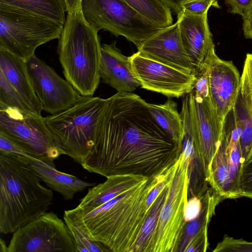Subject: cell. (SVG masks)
Instances as JSON below:
<instances>
[{
	"label": "cell",
	"instance_id": "obj_1",
	"mask_svg": "<svg viewBox=\"0 0 252 252\" xmlns=\"http://www.w3.org/2000/svg\"><path fill=\"white\" fill-rule=\"evenodd\" d=\"M108 99L93 148L81 164L84 169L106 178H149L176 161L181 148L157 123L145 100L132 93Z\"/></svg>",
	"mask_w": 252,
	"mask_h": 252
},
{
	"label": "cell",
	"instance_id": "obj_2",
	"mask_svg": "<svg viewBox=\"0 0 252 252\" xmlns=\"http://www.w3.org/2000/svg\"><path fill=\"white\" fill-rule=\"evenodd\" d=\"M155 176L88 211L76 208L64 212V221L83 231L114 252H132L149 209V193L160 180Z\"/></svg>",
	"mask_w": 252,
	"mask_h": 252
},
{
	"label": "cell",
	"instance_id": "obj_3",
	"mask_svg": "<svg viewBox=\"0 0 252 252\" xmlns=\"http://www.w3.org/2000/svg\"><path fill=\"white\" fill-rule=\"evenodd\" d=\"M30 158L0 152V232L13 233L46 212L52 190L41 183Z\"/></svg>",
	"mask_w": 252,
	"mask_h": 252
},
{
	"label": "cell",
	"instance_id": "obj_4",
	"mask_svg": "<svg viewBox=\"0 0 252 252\" xmlns=\"http://www.w3.org/2000/svg\"><path fill=\"white\" fill-rule=\"evenodd\" d=\"M99 30L82 11L67 13L58 52L65 78L81 95L93 96L100 81Z\"/></svg>",
	"mask_w": 252,
	"mask_h": 252
},
{
	"label": "cell",
	"instance_id": "obj_5",
	"mask_svg": "<svg viewBox=\"0 0 252 252\" xmlns=\"http://www.w3.org/2000/svg\"><path fill=\"white\" fill-rule=\"evenodd\" d=\"M108 99L80 95L70 108L43 117L57 147L80 164L93 147Z\"/></svg>",
	"mask_w": 252,
	"mask_h": 252
},
{
	"label": "cell",
	"instance_id": "obj_6",
	"mask_svg": "<svg viewBox=\"0 0 252 252\" xmlns=\"http://www.w3.org/2000/svg\"><path fill=\"white\" fill-rule=\"evenodd\" d=\"M62 24L0 3V50L27 61L41 45L60 37Z\"/></svg>",
	"mask_w": 252,
	"mask_h": 252
},
{
	"label": "cell",
	"instance_id": "obj_7",
	"mask_svg": "<svg viewBox=\"0 0 252 252\" xmlns=\"http://www.w3.org/2000/svg\"><path fill=\"white\" fill-rule=\"evenodd\" d=\"M86 20L99 31L123 36L137 48L163 28L152 23L123 0H81Z\"/></svg>",
	"mask_w": 252,
	"mask_h": 252
},
{
	"label": "cell",
	"instance_id": "obj_8",
	"mask_svg": "<svg viewBox=\"0 0 252 252\" xmlns=\"http://www.w3.org/2000/svg\"><path fill=\"white\" fill-rule=\"evenodd\" d=\"M0 134L38 161L55 167L63 155L57 147L43 117L23 113L0 104Z\"/></svg>",
	"mask_w": 252,
	"mask_h": 252
},
{
	"label": "cell",
	"instance_id": "obj_9",
	"mask_svg": "<svg viewBox=\"0 0 252 252\" xmlns=\"http://www.w3.org/2000/svg\"><path fill=\"white\" fill-rule=\"evenodd\" d=\"M190 158L182 153L173 164L169 188L161 209L153 252H176L184 226L188 201Z\"/></svg>",
	"mask_w": 252,
	"mask_h": 252
},
{
	"label": "cell",
	"instance_id": "obj_10",
	"mask_svg": "<svg viewBox=\"0 0 252 252\" xmlns=\"http://www.w3.org/2000/svg\"><path fill=\"white\" fill-rule=\"evenodd\" d=\"M8 252H77L65 222L46 212L13 232Z\"/></svg>",
	"mask_w": 252,
	"mask_h": 252
},
{
	"label": "cell",
	"instance_id": "obj_11",
	"mask_svg": "<svg viewBox=\"0 0 252 252\" xmlns=\"http://www.w3.org/2000/svg\"><path fill=\"white\" fill-rule=\"evenodd\" d=\"M133 73L142 88L179 98L190 93L196 77L146 57L138 52L129 57Z\"/></svg>",
	"mask_w": 252,
	"mask_h": 252
},
{
	"label": "cell",
	"instance_id": "obj_12",
	"mask_svg": "<svg viewBox=\"0 0 252 252\" xmlns=\"http://www.w3.org/2000/svg\"><path fill=\"white\" fill-rule=\"evenodd\" d=\"M27 70L43 110L51 115L72 106L80 94L67 81L35 54L26 61Z\"/></svg>",
	"mask_w": 252,
	"mask_h": 252
},
{
	"label": "cell",
	"instance_id": "obj_13",
	"mask_svg": "<svg viewBox=\"0 0 252 252\" xmlns=\"http://www.w3.org/2000/svg\"><path fill=\"white\" fill-rule=\"evenodd\" d=\"M207 13L192 14L182 10L177 15L181 40L196 77L208 72L218 57Z\"/></svg>",
	"mask_w": 252,
	"mask_h": 252
},
{
	"label": "cell",
	"instance_id": "obj_14",
	"mask_svg": "<svg viewBox=\"0 0 252 252\" xmlns=\"http://www.w3.org/2000/svg\"><path fill=\"white\" fill-rule=\"evenodd\" d=\"M188 97L199 152L208 180L212 160L220 143L224 121L219 116L210 96H199L192 91Z\"/></svg>",
	"mask_w": 252,
	"mask_h": 252
},
{
	"label": "cell",
	"instance_id": "obj_15",
	"mask_svg": "<svg viewBox=\"0 0 252 252\" xmlns=\"http://www.w3.org/2000/svg\"><path fill=\"white\" fill-rule=\"evenodd\" d=\"M208 78L211 101L220 118L224 121L239 95V72L232 62L217 57L210 67Z\"/></svg>",
	"mask_w": 252,
	"mask_h": 252
},
{
	"label": "cell",
	"instance_id": "obj_16",
	"mask_svg": "<svg viewBox=\"0 0 252 252\" xmlns=\"http://www.w3.org/2000/svg\"><path fill=\"white\" fill-rule=\"evenodd\" d=\"M137 49L146 57L194 74L181 40L177 22L159 31Z\"/></svg>",
	"mask_w": 252,
	"mask_h": 252
},
{
	"label": "cell",
	"instance_id": "obj_17",
	"mask_svg": "<svg viewBox=\"0 0 252 252\" xmlns=\"http://www.w3.org/2000/svg\"><path fill=\"white\" fill-rule=\"evenodd\" d=\"M100 77L118 93H132L140 84L132 71L129 57L124 55L116 41L101 45Z\"/></svg>",
	"mask_w": 252,
	"mask_h": 252
},
{
	"label": "cell",
	"instance_id": "obj_18",
	"mask_svg": "<svg viewBox=\"0 0 252 252\" xmlns=\"http://www.w3.org/2000/svg\"><path fill=\"white\" fill-rule=\"evenodd\" d=\"M148 178L133 174L108 176L104 182L89 189L75 208L83 211L91 210L141 184Z\"/></svg>",
	"mask_w": 252,
	"mask_h": 252
},
{
	"label": "cell",
	"instance_id": "obj_19",
	"mask_svg": "<svg viewBox=\"0 0 252 252\" xmlns=\"http://www.w3.org/2000/svg\"><path fill=\"white\" fill-rule=\"evenodd\" d=\"M242 130L234 118L224 121L222 137L224 139L228 155V176L223 196L225 199H236L241 197L240 172L243 162L240 144Z\"/></svg>",
	"mask_w": 252,
	"mask_h": 252
},
{
	"label": "cell",
	"instance_id": "obj_20",
	"mask_svg": "<svg viewBox=\"0 0 252 252\" xmlns=\"http://www.w3.org/2000/svg\"><path fill=\"white\" fill-rule=\"evenodd\" d=\"M0 70L10 84L41 116L42 105L32 87L26 61L3 50H0Z\"/></svg>",
	"mask_w": 252,
	"mask_h": 252
},
{
	"label": "cell",
	"instance_id": "obj_21",
	"mask_svg": "<svg viewBox=\"0 0 252 252\" xmlns=\"http://www.w3.org/2000/svg\"><path fill=\"white\" fill-rule=\"evenodd\" d=\"M32 166L40 180L51 189L61 194L65 200L72 199L77 193L94 185L59 171L55 167L40 161H34Z\"/></svg>",
	"mask_w": 252,
	"mask_h": 252
},
{
	"label": "cell",
	"instance_id": "obj_22",
	"mask_svg": "<svg viewBox=\"0 0 252 252\" xmlns=\"http://www.w3.org/2000/svg\"><path fill=\"white\" fill-rule=\"evenodd\" d=\"M201 199L202 206L200 212L195 219L186 222L176 252H186L189 244L194 237L208 231L210 222L215 214L217 206L225 199L210 188Z\"/></svg>",
	"mask_w": 252,
	"mask_h": 252
},
{
	"label": "cell",
	"instance_id": "obj_23",
	"mask_svg": "<svg viewBox=\"0 0 252 252\" xmlns=\"http://www.w3.org/2000/svg\"><path fill=\"white\" fill-rule=\"evenodd\" d=\"M170 180L149 208L132 252H153L160 213L168 194Z\"/></svg>",
	"mask_w": 252,
	"mask_h": 252
},
{
	"label": "cell",
	"instance_id": "obj_24",
	"mask_svg": "<svg viewBox=\"0 0 252 252\" xmlns=\"http://www.w3.org/2000/svg\"><path fill=\"white\" fill-rule=\"evenodd\" d=\"M151 113L160 126L182 149L184 135L183 122L177 110V103L169 98L164 104L147 103Z\"/></svg>",
	"mask_w": 252,
	"mask_h": 252
},
{
	"label": "cell",
	"instance_id": "obj_25",
	"mask_svg": "<svg viewBox=\"0 0 252 252\" xmlns=\"http://www.w3.org/2000/svg\"><path fill=\"white\" fill-rule=\"evenodd\" d=\"M0 3L58 22L64 25L66 6L63 0H0Z\"/></svg>",
	"mask_w": 252,
	"mask_h": 252
},
{
	"label": "cell",
	"instance_id": "obj_26",
	"mask_svg": "<svg viewBox=\"0 0 252 252\" xmlns=\"http://www.w3.org/2000/svg\"><path fill=\"white\" fill-rule=\"evenodd\" d=\"M145 18L161 28L172 25L170 8L162 0H123Z\"/></svg>",
	"mask_w": 252,
	"mask_h": 252
},
{
	"label": "cell",
	"instance_id": "obj_27",
	"mask_svg": "<svg viewBox=\"0 0 252 252\" xmlns=\"http://www.w3.org/2000/svg\"><path fill=\"white\" fill-rule=\"evenodd\" d=\"M234 109L242 130L240 144L243 164L252 157V115L246 109L240 95Z\"/></svg>",
	"mask_w": 252,
	"mask_h": 252
},
{
	"label": "cell",
	"instance_id": "obj_28",
	"mask_svg": "<svg viewBox=\"0 0 252 252\" xmlns=\"http://www.w3.org/2000/svg\"><path fill=\"white\" fill-rule=\"evenodd\" d=\"M188 176L190 197L201 199L209 189V183L199 151L195 153L190 159Z\"/></svg>",
	"mask_w": 252,
	"mask_h": 252
},
{
	"label": "cell",
	"instance_id": "obj_29",
	"mask_svg": "<svg viewBox=\"0 0 252 252\" xmlns=\"http://www.w3.org/2000/svg\"><path fill=\"white\" fill-rule=\"evenodd\" d=\"M0 104L17 109L25 114L38 115L30 103L10 84L1 70Z\"/></svg>",
	"mask_w": 252,
	"mask_h": 252
},
{
	"label": "cell",
	"instance_id": "obj_30",
	"mask_svg": "<svg viewBox=\"0 0 252 252\" xmlns=\"http://www.w3.org/2000/svg\"><path fill=\"white\" fill-rule=\"evenodd\" d=\"M74 240L77 252H106L111 250L102 243L91 239L83 231L71 223L65 221Z\"/></svg>",
	"mask_w": 252,
	"mask_h": 252
},
{
	"label": "cell",
	"instance_id": "obj_31",
	"mask_svg": "<svg viewBox=\"0 0 252 252\" xmlns=\"http://www.w3.org/2000/svg\"><path fill=\"white\" fill-rule=\"evenodd\" d=\"M240 96L252 115V53L247 54L240 79Z\"/></svg>",
	"mask_w": 252,
	"mask_h": 252
},
{
	"label": "cell",
	"instance_id": "obj_32",
	"mask_svg": "<svg viewBox=\"0 0 252 252\" xmlns=\"http://www.w3.org/2000/svg\"><path fill=\"white\" fill-rule=\"evenodd\" d=\"M213 252H252V242L224 235Z\"/></svg>",
	"mask_w": 252,
	"mask_h": 252
},
{
	"label": "cell",
	"instance_id": "obj_33",
	"mask_svg": "<svg viewBox=\"0 0 252 252\" xmlns=\"http://www.w3.org/2000/svg\"><path fill=\"white\" fill-rule=\"evenodd\" d=\"M241 197L252 199V157L245 162L240 172Z\"/></svg>",
	"mask_w": 252,
	"mask_h": 252
},
{
	"label": "cell",
	"instance_id": "obj_34",
	"mask_svg": "<svg viewBox=\"0 0 252 252\" xmlns=\"http://www.w3.org/2000/svg\"><path fill=\"white\" fill-rule=\"evenodd\" d=\"M218 0H192L182 6V10L192 14H203L208 11L211 6L219 7Z\"/></svg>",
	"mask_w": 252,
	"mask_h": 252
},
{
	"label": "cell",
	"instance_id": "obj_35",
	"mask_svg": "<svg viewBox=\"0 0 252 252\" xmlns=\"http://www.w3.org/2000/svg\"><path fill=\"white\" fill-rule=\"evenodd\" d=\"M229 12L246 18L252 11V0H225Z\"/></svg>",
	"mask_w": 252,
	"mask_h": 252
},
{
	"label": "cell",
	"instance_id": "obj_36",
	"mask_svg": "<svg viewBox=\"0 0 252 252\" xmlns=\"http://www.w3.org/2000/svg\"><path fill=\"white\" fill-rule=\"evenodd\" d=\"M202 206L201 199L192 197L188 200L185 208V220L186 222L191 221L198 217Z\"/></svg>",
	"mask_w": 252,
	"mask_h": 252
},
{
	"label": "cell",
	"instance_id": "obj_37",
	"mask_svg": "<svg viewBox=\"0 0 252 252\" xmlns=\"http://www.w3.org/2000/svg\"><path fill=\"white\" fill-rule=\"evenodd\" d=\"M209 245L208 232L194 237L189 244L186 252H205Z\"/></svg>",
	"mask_w": 252,
	"mask_h": 252
},
{
	"label": "cell",
	"instance_id": "obj_38",
	"mask_svg": "<svg viewBox=\"0 0 252 252\" xmlns=\"http://www.w3.org/2000/svg\"><path fill=\"white\" fill-rule=\"evenodd\" d=\"M177 15L182 11V5L192 0H162Z\"/></svg>",
	"mask_w": 252,
	"mask_h": 252
},
{
	"label": "cell",
	"instance_id": "obj_39",
	"mask_svg": "<svg viewBox=\"0 0 252 252\" xmlns=\"http://www.w3.org/2000/svg\"><path fill=\"white\" fill-rule=\"evenodd\" d=\"M243 20V30L244 36L246 38L252 39V11Z\"/></svg>",
	"mask_w": 252,
	"mask_h": 252
},
{
	"label": "cell",
	"instance_id": "obj_40",
	"mask_svg": "<svg viewBox=\"0 0 252 252\" xmlns=\"http://www.w3.org/2000/svg\"><path fill=\"white\" fill-rule=\"evenodd\" d=\"M67 13L81 11V0H63Z\"/></svg>",
	"mask_w": 252,
	"mask_h": 252
},
{
	"label": "cell",
	"instance_id": "obj_41",
	"mask_svg": "<svg viewBox=\"0 0 252 252\" xmlns=\"http://www.w3.org/2000/svg\"><path fill=\"white\" fill-rule=\"evenodd\" d=\"M0 248L1 252H8V246L6 245L4 241L2 239H0Z\"/></svg>",
	"mask_w": 252,
	"mask_h": 252
}]
</instances>
